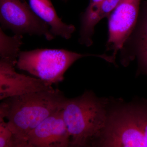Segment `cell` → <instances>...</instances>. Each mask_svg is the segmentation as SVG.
<instances>
[{
  "mask_svg": "<svg viewBox=\"0 0 147 147\" xmlns=\"http://www.w3.org/2000/svg\"><path fill=\"white\" fill-rule=\"evenodd\" d=\"M58 89L8 98L0 105V117L8 120L9 127L19 147H28L27 137L45 119L63 108L67 99Z\"/></svg>",
  "mask_w": 147,
  "mask_h": 147,
  "instance_id": "obj_1",
  "label": "cell"
},
{
  "mask_svg": "<svg viewBox=\"0 0 147 147\" xmlns=\"http://www.w3.org/2000/svg\"><path fill=\"white\" fill-rule=\"evenodd\" d=\"M105 103L90 92L67 98L62 115L70 136V147L93 145L100 137L108 121Z\"/></svg>",
  "mask_w": 147,
  "mask_h": 147,
  "instance_id": "obj_2",
  "label": "cell"
},
{
  "mask_svg": "<svg viewBox=\"0 0 147 147\" xmlns=\"http://www.w3.org/2000/svg\"><path fill=\"white\" fill-rule=\"evenodd\" d=\"M97 57L112 62L113 57L82 54L63 49H36L20 51L16 67L37 78L53 84L62 82L65 73L76 61L85 57Z\"/></svg>",
  "mask_w": 147,
  "mask_h": 147,
  "instance_id": "obj_3",
  "label": "cell"
},
{
  "mask_svg": "<svg viewBox=\"0 0 147 147\" xmlns=\"http://www.w3.org/2000/svg\"><path fill=\"white\" fill-rule=\"evenodd\" d=\"M102 134V146L147 147V107L115 112L108 119Z\"/></svg>",
  "mask_w": 147,
  "mask_h": 147,
  "instance_id": "obj_4",
  "label": "cell"
},
{
  "mask_svg": "<svg viewBox=\"0 0 147 147\" xmlns=\"http://www.w3.org/2000/svg\"><path fill=\"white\" fill-rule=\"evenodd\" d=\"M1 28L14 34L44 36L55 38L49 25L34 13L26 0H0Z\"/></svg>",
  "mask_w": 147,
  "mask_h": 147,
  "instance_id": "obj_5",
  "label": "cell"
},
{
  "mask_svg": "<svg viewBox=\"0 0 147 147\" xmlns=\"http://www.w3.org/2000/svg\"><path fill=\"white\" fill-rule=\"evenodd\" d=\"M141 0H120L108 16L107 50H113L116 56L122 49L136 26Z\"/></svg>",
  "mask_w": 147,
  "mask_h": 147,
  "instance_id": "obj_6",
  "label": "cell"
},
{
  "mask_svg": "<svg viewBox=\"0 0 147 147\" xmlns=\"http://www.w3.org/2000/svg\"><path fill=\"white\" fill-rule=\"evenodd\" d=\"M18 59L0 58V99L53 89L52 84L39 78L17 73Z\"/></svg>",
  "mask_w": 147,
  "mask_h": 147,
  "instance_id": "obj_7",
  "label": "cell"
},
{
  "mask_svg": "<svg viewBox=\"0 0 147 147\" xmlns=\"http://www.w3.org/2000/svg\"><path fill=\"white\" fill-rule=\"evenodd\" d=\"M62 109L45 119L29 133L28 147H70V136L63 117Z\"/></svg>",
  "mask_w": 147,
  "mask_h": 147,
  "instance_id": "obj_8",
  "label": "cell"
},
{
  "mask_svg": "<svg viewBox=\"0 0 147 147\" xmlns=\"http://www.w3.org/2000/svg\"><path fill=\"white\" fill-rule=\"evenodd\" d=\"M29 1L34 13L49 25L50 32L55 36H60L66 39L71 37L75 27L63 22L57 14L51 0H29Z\"/></svg>",
  "mask_w": 147,
  "mask_h": 147,
  "instance_id": "obj_9",
  "label": "cell"
},
{
  "mask_svg": "<svg viewBox=\"0 0 147 147\" xmlns=\"http://www.w3.org/2000/svg\"><path fill=\"white\" fill-rule=\"evenodd\" d=\"M121 51L136 56L141 63L147 59V0L142 6L136 26Z\"/></svg>",
  "mask_w": 147,
  "mask_h": 147,
  "instance_id": "obj_10",
  "label": "cell"
},
{
  "mask_svg": "<svg viewBox=\"0 0 147 147\" xmlns=\"http://www.w3.org/2000/svg\"><path fill=\"white\" fill-rule=\"evenodd\" d=\"M4 119L0 117V147H19L16 137Z\"/></svg>",
  "mask_w": 147,
  "mask_h": 147,
  "instance_id": "obj_11",
  "label": "cell"
},
{
  "mask_svg": "<svg viewBox=\"0 0 147 147\" xmlns=\"http://www.w3.org/2000/svg\"><path fill=\"white\" fill-rule=\"evenodd\" d=\"M120 1V0H103L98 15V21H100L105 17H108Z\"/></svg>",
  "mask_w": 147,
  "mask_h": 147,
  "instance_id": "obj_12",
  "label": "cell"
},
{
  "mask_svg": "<svg viewBox=\"0 0 147 147\" xmlns=\"http://www.w3.org/2000/svg\"><path fill=\"white\" fill-rule=\"evenodd\" d=\"M141 64L142 66L143 67V68H144L145 72L147 74V59H146L145 60V61H144L141 63Z\"/></svg>",
  "mask_w": 147,
  "mask_h": 147,
  "instance_id": "obj_13",
  "label": "cell"
},
{
  "mask_svg": "<svg viewBox=\"0 0 147 147\" xmlns=\"http://www.w3.org/2000/svg\"><path fill=\"white\" fill-rule=\"evenodd\" d=\"M62 1H67V0H62Z\"/></svg>",
  "mask_w": 147,
  "mask_h": 147,
  "instance_id": "obj_14",
  "label": "cell"
}]
</instances>
